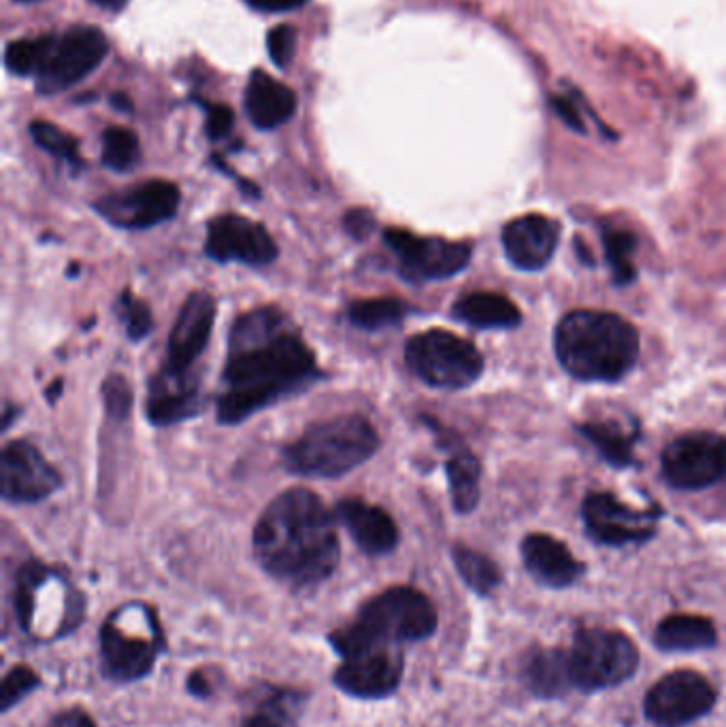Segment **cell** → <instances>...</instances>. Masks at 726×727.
I'll use <instances>...</instances> for the list:
<instances>
[{
	"label": "cell",
	"mask_w": 726,
	"mask_h": 727,
	"mask_svg": "<svg viewBox=\"0 0 726 727\" xmlns=\"http://www.w3.org/2000/svg\"><path fill=\"white\" fill-rule=\"evenodd\" d=\"M322 378L316 353L279 307L243 313L228 334V355L215 400L217 421L237 426Z\"/></svg>",
	"instance_id": "obj_1"
},
{
	"label": "cell",
	"mask_w": 726,
	"mask_h": 727,
	"mask_svg": "<svg viewBox=\"0 0 726 727\" xmlns=\"http://www.w3.org/2000/svg\"><path fill=\"white\" fill-rule=\"evenodd\" d=\"M109 50L107 36L94 26H75L56 36L52 52L36 75L41 94H61L79 84L105 60Z\"/></svg>",
	"instance_id": "obj_11"
},
{
	"label": "cell",
	"mask_w": 726,
	"mask_h": 727,
	"mask_svg": "<svg viewBox=\"0 0 726 727\" xmlns=\"http://www.w3.org/2000/svg\"><path fill=\"white\" fill-rule=\"evenodd\" d=\"M100 653L109 676L118 681H135L152 670L156 642L128 637L120 628L107 623L100 630Z\"/></svg>",
	"instance_id": "obj_22"
},
{
	"label": "cell",
	"mask_w": 726,
	"mask_h": 727,
	"mask_svg": "<svg viewBox=\"0 0 726 727\" xmlns=\"http://www.w3.org/2000/svg\"><path fill=\"white\" fill-rule=\"evenodd\" d=\"M333 646L343 664L334 674V683L356 698L391 696L403 676L401 644L361 639L350 630L334 632Z\"/></svg>",
	"instance_id": "obj_7"
},
{
	"label": "cell",
	"mask_w": 726,
	"mask_h": 727,
	"mask_svg": "<svg viewBox=\"0 0 726 727\" xmlns=\"http://www.w3.org/2000/svg\"><path fill=\"white\" fill-rule=\"evenodd\" d=\"M303 706V696L286 689H269L258 698L242 727H295Z\"/></svg>",
	"instance_id": "obj_27"
},
{
	"label": "cell",
	"mask_w": 726,
	"mask_h": 727,
	"mask_svg": "<svg viewBox=\"0 0 726 727\" xmlns=\"http://www.w3.org/2000/svg\"><path fill=\"white\" fill-rule=\"evenodd\" d=\"M560 238L556 222L544 215H524L503 228V249L520 270H540L552 260Z\"/></svg>",
	"instance_id": "obj_18"
},
{
	"label": "cell",
	"mask_w": 726,
	"mask_h": 727,
	"mask_svg": "<svg viewBox=\"0 0 726 727\" xmlns=\"http://www.w3.org/2000/svg\"><path fill=\"white\" fill-rule=\"evenodd\" d=\"M215 298L194 291L185 298L169 336L167 360L153 375L148 389V419L158 428L196 417L203 408L196 362L207 350L215 321Z\"/></svg>",
	"instance_id": "obj_3"
},
{
	"label": "cell",
	"mask_w": 726,
	"mask_h": 727,
	"mask_svg": "<svg viewBox=\"0 0 726 727\" xmlns=\"http://www.w3.org/2000/svg\"><path fill=\"white\" fill-rule=\"evenodd\" d=\"M180 201L182 196L175 183L152 179L100 199L94 209L116 228L146 231L173 220Z\"/></svg>",
	"instance_id": "obj_13"
},
{
	"label": "cell",
	"mask_w": 726,
	"mask_h": 727,
	"mask_svg": "<svg viewBox=\"0 0 726 727\" xmlns=\"http://www.w3.org/2000/svg\"><path fill=\"white\" fill-rule=\"evenodd\" d=\"M656 644L663 651H698L716 644V628L696 614H673L656 628Z\"/></svg>",
	"instance_id": "obj_25"
},
{
	"label": "cell",
	"mask_w": 726,
	"mask_h": 727,
	"mask_svg": "<svg viewBox=\"0 0 726 727\" xmlns=\"http://www.w3.org/2000/svg\"><path fill=\"white\" fill-rule=\"evenodd\" d=\"M437 628V611L423 591L393 587L371 598L348 630L361 639L377 642H416L428 639Z\"/></svg>",
	"instance_id": "obj_6"
},
{
	"label": "cell",
	"mask_w": 726,
	"mask_h": 727,
	"mask_svg": "<svg viewBox=\"0 0 726 727\" xmlns=\"http://www.w3.org/2000/svg\"><path fill=\"white\" fill-rule=\"evenodd\" d=\"M663 477L675 490H705L726 477V438L696 432L673 440L663 453Z\"/></svg>",
	"instance_id": "obj_12"
},
{
	"label": "cell",
	"mask_w": 726,
	"mask_h": 727,
	"mask_svg": "<svg viewBox=\"0 0 726 727\" xmlns=\"http://www.w3.org/2000/svg\"><path fill=\"white\" fill-rule=\"evenodd\" d=\"M446 472L450 481V494L456 513H471L480 502V479L482 468L478 458L469 451L458 447L452 451L450 460L446 462Z\"/></svg>",
	"instance_id": "obj_26"
},
{
	"label": "cell",
	"mask_w": 726,
	"mask_h": 727,
	"mask_svg": "<svg viewBox=\"0 0 726 727\" xmlns=\"http://www.w3.org/2000/svg\"><path fill=\"white\" fill-rule=\"evenodd\" d=\"M252 9L263 11V13H281V11H292L303 7L307 0H245Z\"/></svg>",
	"instance_id": "obj_41"
},
{
	"label": "cell",
	"mask_w": 726,
	"mask_h": 727,
	"mask_svg": "<svg viewBox=\"0 0 726 727\" xmlns=\"http://www.w3.org/2000/svg\"><path fill=\"white\" fill-rule=\"evenodd\" d=\"M111 105H114V109H118L121 114H130L132 111V100L124 92L111 94Z\"/></svg>",
	"instance_id": "obj_44"
},
{
	"label": "cell",
	"mask_w": 726,
	"mask_h": 727,
	"mask_svg": "<svg viewBox=\"0 0 726 727\" xmlns=\"http://www.w3.org/2000/svg\"><path fill=\"white\" fill-rule=\"evenodd\" d=\"M343 226L345 231L352 234L354 238L363 240L369 234L375 231V215L369 209H352L345 217H343Z\"/></svg>",
	"instance_id": "obj_40"
},
{
	"label": "cell",
	"mask_w": 726,
	"mask_h": 727,
	"mask_svg": "<svg viewBox=\"0 0 726 727\" xmlns=\"http://www.w3.org/2000/svg\"><path fill=\"white\" fill-rule=\"evenodd\" d=\"M636 236L627 231H607L606 254L607 263L611 266L616 284H631L636 279V266L631 256L636 252Z\"/></svg>",
	"instance_id": "obj_34"
},
{
	"label": "cell",
	"mask_w": 726,
	"mask_h": 727,
	"mask_svg": "<svg viewBox=\"0 0 726 727\" xmlns=\"http://www.w3.org/2000/svg\"><path fill=\"white\" fill-rule=\"evenodd\" d=\"M235 126V114L226 105H207V137L220 141L231 135Z\"/></svg>",
	"instance_id": "obj_39"
},
{
	"label": "cell",
	"mask_w": 726,
	"mask_h": 727,
	"mask_svg": "<svg viewBox=\"0 0 726 727\" xmlns=\"http://www.w3.org/2000/svg\"><path fill=\"white\" fill-rule=\"evenodd\" d=\"M337 517L366 555H386L398 545V527L393 517L363 498L341 500L337 504Z\"/></svg>",
	"instance_id": "obj_19"
},
{
	"label": "cell",
	"mask_w": 726,
	"mask_h": 727,
	"mask_svg": "<svg viewBox=\"0 0 726 727\" xmlns=\"http://www.w3.org/2000/svg\"><path fill=\"white\" fill-rule=\"evenodd\" d=\"M39 685V676L26 666L13 669L2 681L0 689V710L7 713L13 704H18L29 692Z\"/></svg>",
	"instance_id": "obj_36"
},
{
	"label": "cell",
	"mask_w": 726,
	"mask_h": 727,
	"mask_svg": "<svg viewBox=\"0 0 726 727\" xmlns=\"http://www.w3.org/2000/svg\"><path fill=\"white\" fill-rule=\"evenodd\" d=\"M455 564L462 581L482 596L497 589L501 582V573H499L497 564L482 553L467 549V547H455Z\"/></svg>",
	"instance_id": "obj_31"
},
{
	"label": "cell",
	"mask_w": 726,
	"mask_h": 727,
	"mask_svg": "<svg viewBox=\"0 0 726 727\" xmlns=\"http://www.w3.org/2000/svg\"><path fill=\"white\" fill-rule=\"evenodd\" d=\"M409 307L398 298H371V300H359L352 302L348 309L350 321L356 328H363L369 332L384 330L391 325H398L407 318Z\"/></svg>",
	"instance_id": "obj_28"
},
{
	"label": "cell",
	"mask_w": 726,
	"mask_h": 727,
	"mask_svg": "<svg viewBox=\"0 0 726 727\" xmlns=\"http://www.w3.org/2000/svg\"><path fill=\"white\" fill-rule=\"evenodd\" d=\"M556 355L579 381H618L639 357V336L627 320L604 311H574L556 328Z\"/></svg>",
	"instance_id": "obj_4"
},
{
	"label": "cell",
	"mask_w": 726,
	"mask_h": 727,
	"mask_svg": "<svg viewBox=\"0 0 726 727\" xmlns=\"http://www.w3.org/2000/svg\"><path fill=\"white\" fill-rule=\"evenodd\" d=\"M716 704L712 683L691 670L663 676L645 698V715L661 727H682L707 715Z\"/></svg>",
	"instance_id": "obj_14"
},
{
	"label": "cell",
	"mask_w": 726,
	"mask_h": 727,
	"mask_svg": "<svg viewBox=\"0 0 726 727\" xmlns=\"http://www.w3.org/2000/svg\"><path fill=\"white\" fill-rule=\"evenodd\" d=\"M581 435L588 438L613 466H629L633 462V440L636 435H627L620 426L599 421L581 426Z\"/></svg>",
	"instance_id": "obj_29"
},
{
	"label": "cell",
	"mask_w": 726,
	"mask_h": 727,
	"mask_svg": "<svg viewBox=\"0 0 726 727\" xmlns=\"http://www.w3.org/2000/svg\"><path fill=\"white\" fill-rule=\"evenodd\" d=\"M13 417H15V408L11 407V405H7V408H4V424H2V430H7V428L11 426Z\"/></svg>",
	"instance_id": "obj_46"
},
{
	"label": "cell",
	"mask_w": 726,
	"mask_h": 727,
	"mask_svg": "<svg viewBox=\"0 0 726 727\" xmlns=\"http://www.w3.org/2000/svg\"><path fill=\"white\" fill-rule=\"evenodd\" d=\"M207 256L215 263L267 266L277 260V243L269 231L235 213L213 217L207 224Z\"/></svg>",
	"instance_id": "obj_15"
},
{
	"label": "cell",
	"mask_w": 726,
	"mask_h": 727,
	"mask_svg": "<svg viewBox=\"0 0 726 727\" xmlns=\"http://www.w3.org/2000/svg\"><path fill=\"white\" fill-rule=\"evenodd\" d=\"M18 2H32V0H18Z\"/></svg>",
	"instance_id": "obj_47"
},
{
	"label": "cell",
	"mask_w": 726,
	"mask_h": 727,
	"mask_svg": "<svg viewBox=\"0 0 726 727\" xmlns=\"http://www.w3.org/2000/svg\"><path fill=\"white\" fill-rule=\"evenodd\" d=\"M405 362L416 377L439 389H465L484 371V357L473 343L437 328L407 341Z\"/></svg>",
	"instance_id": "obj_8"
},
{
	"label": "cell",
	"mask_w": 726,
	"mask_h": 727,
	"mask_svg": "<svg viewBox=\"0 0 726 727\" xmlns=\"http://www.w3.org/2000/svg\"><path fill=\"white\" fill-rule=\"evenodd\" d=\"M118 318L124 323L130 341H141L152 330L153 320L150 307L128 290L121 291L120 298H118Z\"/></svg>",
	"instance_id": "obj_35"
},
{
	"label": "cell",
	"mask_w": 726,
	"mask_h": 727,
	"mask_svg": "<svg viewBox=\"0 0 726 727\" xmlns=\"http://www.w3.org/2000/svg\"><path fill=\"white\" fill-rule=\"evenodd\" d=\"M552 109L560 116V119H563L569 128H574L577 132H584V124H581V119H579V114L575 111L572 100H565V98H552Z\"/></svg>",
	"instance_id": "obj_42"
},
{
	"label": "cell",
	"mask_w": 726,
	"mask_h": 727,
	"mask_svg": "<svg viewBox=\"0 0 726 727\" xmlns=\"http://www.w3.org/2000/svg\"><path fill=\"white\" fill-rule=\"evenodd\" d=\"M90 2L103 7V9H109V11H120L128 0H90Z\"/></svg>",
	"instance_id": "obj_45"
},
{
	"label": "cell",
	"mask_w": 726,
	"mask_h": 727,
	"mask_svg": "<svg viewBox=\"0 0 726 727\" xmlns=\"http://www.w3.org/2000/svg\"><path fill=\"white\" fill-rule=\"evenodd\" d=\"M584 524L588 534L604 545L622 547L654 536L659 511H636L611 494H590L584 502Z\"/></svg>",
	"instance_id": "obj_17"
},
{
	"label": "cell",
	"mask_w": 726,
	"mask_h": 727,
	"mask_svg": "<svg viewBox=\"0 0 726 727\" xmlns=\"http://www.w3.org/2000/svg\"><path fill=\"white\" fill-rule=\"evenodd\" d=\"M141 149L135 132L114 126L107 128L103 135V164L111 171L126 173L139 162Z\"/></svg>",
	"instance_id": "obj_32"
},
{
	"label": "cell",
	"mask_w": 726,
	"mask_h": 727,
	"mask_svg": "<svg viewBox=\"0 0 726 727\" xmlns=\"http://www.w3.org/2000/svg\"><path fill=\"white\" fill-rule=\"evenodd\" d=\"M380 447V435L363 415H337L311 424L284 449V466L297 477L337 479L364 464Z\"/></svg>",
	"instance_id": "obj_5"
},
{
	"label": "cell",
	"mask_w": 726,
	"mask_h": 727,
	"mask_svg": "<svg viewBox=\"0 0 726 727\" xmlns=\"http://www.w3.org/2000/svg\"><path fill=\"white\" fill-rule=\"evenodd\" d=\"M56 36H36V39H20L7 45L4 52V64L13 75L20 77H31V75H39V71L43 68L45 60L52 52Z\"/></svg>",
	"instance_id": "obj_30"
},
{
	"label": "cell",
	"mask_w": 726,
	"mask_h": 727,
	"mask_svg": "<svg viewBox=\"0 0 726 727\" xmlns=\"http://www.w3.org/2000/svg\"><path fill=\"white\" fill-rule=\"evenodd\" d=\"M105 407L111 417H126L132 407V392L124 377H109L103 383Z\"/></svg>",
	"instance_id": "obj_38"
},
{
	"label": "cell",
	"mask_w": 726,
	"mask_h": 727,
	"mask_svg": "<svg viewBox=\"0 0 726 727\" xmlns=\"http://www.w3.org/2000/svg\"><path fill=\"white\" fill-rule=\"evenodd\" d=\"M61 485L58 470L31 442L13 440L2 449L0 492L7 502H41L58 492Z\"/></svg>",
	"instance_id": "obj_16"
},
{
	"label": "cell",
	"mask_w": 726,
	"mask_h": 727,
	"mask_svg": "<svg viewBox=\"0 0 726 727\" xmlns=\"http://www.w3.org/2000/svg\"><path fill=\"white\" fill-rule=\"evenodd\" d=\"M384 243L396 258L405 281H439L455 277L471 260V245L441 236H418L401 228H388Z\"/></svg>",
	"instance_id": "obj_10"
},
{
	"label": "cell",
	"mask_w": 726,
	"mask_h": 727,
	"mask_svg": "<svg viewBox=\"0 0 726 727\" xmlns=\"http://www.w3.org/2000/svg\"><path fill=\"white\" fill-rule=\"evenodd\" d=\"M52 727H96L90 715L84 710H64L54 717Z\"/></svg>",
	"instance_id": "obj_43"
},
{
	"label": "cell",
	"mask_w": 726,
	"mask_h": 727,
	"mask_svg": "<svg viewBox=\"0 0 726 727\" xmlns=\"http://www.w3.org/2000/svg\"><path fill=\"white\" fill-rule=\"evenodd\" d=\"M31 137L32 141L41 149H45L47 153L61 158L64 162H68L71 167H82V156H79V146L77 141L62 132L58 126L50 124V121H43V119H36L31 124Z\"/></svg>",
	"instance_id": "obj_33"
},
{
	"label": "cell",
	"mask_w": 726,
	"mask_h": 727,
	"mask_svg": "<svg viewBox=\"0 0 726 727\" xmlns=\"http://www.w3.org/2000/svg\"><path fill=\"white\" fill-rule=\"evenodd\" d=\"M452 313L456 320L482 330H510L522 321L514 302L508 296L492 291H473L462 296L456 300Z\"/></svg>",
	"instance_id": "obj_24"
},
{
	"label": "cell",
	"mask_w": 726,
	"mask_h": 727,
	"mask_svg": "<svg viewBox=\"0 0 726 727\" xmlns=\"http://www.w3.org/2000/svg\"><path fill=\"white\" fill-rule=\"evenodd\" d=\"M245 111L260 130L279 128L295 116L297 94L273 79L271 75L256 71L245 88Z\"/></svg>",
	"instance_id": "obj_21"
},
{
	"label": "cell",
	"mask_w": 726,
	"mask_h": 727,
	"mask_svg": "<svg viewBox=\"0 0 726 727\" xmlns=\"http://www.w3.org/2000/svg\"><path fill=\"white\" fill-rule=\"evenodd\" d=\"M254 553L271 577L290 587L327 581L341 555L334 515L311 490H288L271 500L254 527Z\"/></svg>",
	"instance_id": "obj_2"
},
{
	"label": "cell",
	"mask_w": 726,
	"mask_h": 727,
	"mask_svg": "<svg viewBox=\"0 0 726 727\" xmlns=\"http://www.w3.org/2000/svg\"><path fill=\"white\" fill-rule=\"evenodd\" d=\"M267 50L269 58L279 66L288 68V64L295 60V50H297V30L288 24L275 26L267 36Z\"/></svg>",
	"instance_id": "obj_37"
},
{
	"label": "cell",
	"mask_w": 726,
	"mask_h": 727,
	"mask_svg": "<svg viewBox=\"0 0 726 727\" xmlns=\"http://www.w3.org/2000/svg\"><path fill=\"white\" fill-rule=\"evenodd\" d=\"M524 681L540 698L565 696L575 687L569 653L560 649H533L524 666Z\"/></svg>",
	"instance_id": "obj_23"
},
{
	"label": "cell",
	"mask_w": 726,
	"mask_h": 727,
	"mask_svg": "<svg viewBox=\"0 0 726 727\" xmlns=\"http://www.w3.org/2000/svg\"><path fill=\"white\" fill-rule=\"evenodd\" d=\"M569 662L575 687L597 692L629 681L639 666V653L624 634L592 628L575 637Z\"/></svg>",
	"instance_id": "obj_9"
},
{
	"label": "cell",
	"mask_w": 726,
	"mask_h": 727,
	"mask_svg": "<svg viewBox=\"0 0 726 727\" xmlns=\"http://www.w3.org/2000/svg\"><path fill=\"white\" fill-rule=\"evenodd\" d=\"M522 557L529 573L547 587H567L579 579L584 566L556 538L531 534L522 543Z\"/></svg>",
	"instance_id": "obj_20"
}]
</instances>
